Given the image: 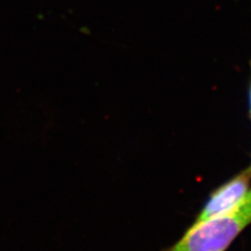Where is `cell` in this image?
Listing matches in <instances>:
<instances>
[{
    "label": "cell",
    "mask_w": 251,
    "mask_h": 251,
    "mask_svg": "<svg viewBox=\"0 0 251 251\" xmlns=\"http://www.w3.org/2000/svg\"><path fill=\"white\" fill-rule=\"evenodd\" d=\"M251 223V190L234 208L195 222L176 244L164 251H225Z\"/></svg>",
    "instance_id": "1"
},
{
    "label": "cell",
    "mask_w": 251,
    "mask_h": 251,
    "mask_svg": "<svg viewBox=\"0 0 251 251\" xmlns=\"http://www.w3.org/2000/svg\"><path fill=\"white\" fill-rule=\"evenodd\" d=\"M251 173L246 170L218 187L204 204L195 222L222 215L234 208L249 191Z\"/></svg>",
    "instance_id": "2"
},
{
    "label": "cell",
    "mask_w": 251,
    "mask_h": 251,
    "mask_svg": "<svg viewBox=\"0 0 251 251\" xmlns=\"http://www.w3.org/2000/svg\"><path fill=\"white\" fill-rule=\"evenodd\" d=\"M250 113H251V89H250Z\"/></svg>",
    "instance_id": "3"
},
{
    "label": "cell",
    "mask_w": 251,
    "mask_h": 251,
    "mask_svg": "<svg viewBox=\"0 0 251 251\" xmlns=\"http://www.w3.org/2000/svg\"><path fill=\"white\" fill-rule=\"evenodd\" d=\"M248 171H249V172H250V173H251V166H250V167H249V169H248Z\"/></svg>",
    "instance_id": "4"
}]
</instances>
